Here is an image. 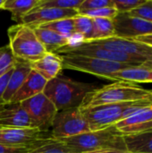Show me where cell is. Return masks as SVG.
I'll list each match as a JSON object with an SVG mask.
<instances>
[{
  "label": "cell",
  "instance_id": "6da1fadb",
  "mask_svg": "<svg viewBox=\"0 0 152 153\" xmlns=\"http://www.w3.org/2000/svg\"><path fill=\"white\" fill-rule=\"evenodd\" d=\"M97 89L93 83L81 82L58 75L47 82L43 93L52 101L57 111H62L80 108L87 95Z\"/></svg>",
  "mask_w": 152,
  "mask_h": 153
},
{
  "label": "cell",
  "instance_id": "7a4b0ae2",
  "mask_svg": "<svg viewBox=\"0 0 152 153\" xmlns=\"http://www.w3.org/2000/svg\"><path fill=\"white\" fill-rule=\"evenodd\" d=\"M150 91L135 83L116 82L112 84L98 88L84 99L80 108H90L106 104L124 103L139 100H148Z\"/></svg>",
  "mask_w": 152,
  "mask_h": 153
},
{
  "label": "cell",
  "instance_id": "3957f363",
  "mask_svg": "<svg viewBox=\"0 0 152 153\" xmlns=\"http://www.w3.org/2000/svg\"><path fill=\"white\" fill-rule=\"evenodd\" d=\"M124 136L114 125L60 141L65 143L77 153L104 150L127 151Z\"/></svg>",
  "mask_w": 152,
  "mask_h": 153
},
{
  "label": "cell",
  "instance_id": "277c9868",
  "mask_svg": "<svg viewBox=\"0 0 152 153\" xmlns=\"http://www.w3.org/2000/svg\"><path fill=\"white\" fill-rule=\"evenodd\" d=\"M8 46L16 60L33 63L41 58L46 49L37 38L32 28L17 23L8 28Z\"/></svg>",
  "mask_w": 152,
  "mask_h": 153
},
{
  "label": "cell",
  "instance_id": "5b68a950",
  "mask_svg": "<svg viewBox=\"0 0 152 153\" xmlns=\"http://www.w3.org/2000/svg\"><path fill=\"white\" fill-rule=\"evenodd\" d=\"M60 56L62 58L64 69L90 74L104 80H109L112 74L122 69L129 66H135L83 56L60 55Z\"/></svg>",
  "mask_w": 152,
  "mask_h": 153
},
{
  "label": "cell",
  "instance_id": "8992f818",
  "mask_svg": "<svg viewBox=\"0 0 152 153\" xmlns=\"http://www.w3.org/2000/svg\"><path fill=\"white\" fill-rule=\"evenodd\" d=\"M89 123L80 108L58 111L52 122L50 133L55 140H63L90 132Z\"/></svg>",
  "mask_w": 152,
  "mask_h": 153
},
{
  "label": "cell",
  "instance_id": "52a82bcc",
  "mask_svg": "<svg viewBox=\"0 0 152 153\" xmlns=\"http://www.w3.org/2000/svg\"><path fill=\"white\" fill-rule=\"evenodd\" d=\"M137 102L138 101L106 104L80 108L83 117L89 123L91 131H95L114 126L117 122L123 120L126 110Z\"/></svg>",
  "mask_w": 152,
  "mask_h": 153
},
{
  "label": "cell",
  "instance_id": "ba28073f",
  "mask_svg": "<svg viewBox=\"0 0 152 153\" xmlns=\"http://www.w3.org/2000/svg\"><path fill=\"white\" fill-rule=\"evenodd\" d=\"M56 54L58 55H73V56H90L94 58H99L102 60L111 61L115 63H120V64H126L131 65H142V64L145 63L144 60L136 58L133 56H131L129 55L108 50L106 48H103L101 47L90 44L89 42L83 43L82 46L75 48H62L56 52Z\"/></svg>",
  "mask_w": 152,
  "mask_h": 153
},
{
  "label": "cell",
  "instance_id": "9c48e42d",
  "mask_svg": "<svg viewBox=\"0 0 152 153\" xmlns=\"http://www.w3.org/2000/svg\"><path fill=\"white\" fill-rule=\"evenodd\" d=\"M21 104L39 130L47 132L51 128L52 122L58 111L43 92L22 101Z\"/></svg>",
  "mask_w": 152,
  "mask_h": 153
},
{
  "label": "cell",
  "instance_id": "30bf717a",
  "mask_svg": "<svg viewBox=\"0 0 152 153\" xmlns=\"http://www.w3.org/2000/svg\"><path fill=\"white\" fill-rule=\"evenodd\" d=\"M86 42L101 47L108 50L121 52L131 56L142 59L145 62L152 60V47L136 41L134 39L111 37L105 39L90 40Z\"/></svg>",
  "mask_w": 152,
  "mask_h": 153
},
{
  "label": "cell",
  "instance_id": "8fae6325",
  "mask_svg": "<svg viewBox=\"0 0 152 153\" xmlns=\"http://www.w3.org/2000/svg\"><path fill=\"white\" fill-rule=\"evenodd\" d=\"M49 131L39 129H18L0 126V144L13 146H29L52 139Z\"/></svg>",
  "mask_w": 152,
  "mask_h": 153
},
{
  "label": "cell",
  "instance_id": "7c38bea8",
  "mask_svg": "<svg viewBox=\"0 0 152 153\" xmlns=\"http://www.w3.org/2000/svg\"><path fill=\"white\" fill-rule=\"evenodd\" d=\"M115 37L133 39L134 38L152 34V22L133 17L128 13H118L113 19Z\"/></svg>",
  "mask_w": 152,
  "mask_h": 153
},
{
  "label": "cell",
  "instance_id": "4fadbf2b",
  "mask_svg": "<svg viewBox=\"0 0 152 153\" xmlns=\"http://www.w3.org/2000/svg\"><path fill=\"white\" fill-rule=\"evenodd\" d=\"M76 15H78V12L73 9L36 7L22 19L21 23L34 29L61 19L74 18Z\"/></svg>",
  "mask_w": 152,
  "mask_h": 153
},
{
  "label": "cell",
  "instance_id": "5bb4252c",
  "mask_svg": "<svg viewBox=\"0 0 152 153\" xmlns=\"http://www.w3.org/2000/svg\"><path fill=\"white\" fill-rule=\"evenodd\" d=\"M115 126L124 135L142 133L152 128V106L140 108L126 118L117 122Z\"/></svg>",
  "mask_w": 152,
  "mask_h": 153
},
{
  "label": "cell",
  "instance_id": "9a60e30c",
  "mask_svg": "<svg viewBox=\"0 0 152 153\" xmlns=\"http://www.w3.org/2000/svg\"><path fill=\"white\" fill-rule=\"evenodd\" d=\"M0 126L18 129H38L21 103L4 107L0 112Z\"/></svg>",
  "mask_w": 152,
  "mask_h": 153
},
{
  "label": "cell",
  "instance_id": "2e32d148",
  "mask_svg": "<svg viewBox=\"0 0 152 153\" xmlns=\"http://www.w3.org/2000/svg\"><path fill=\"white\" fill-rule=\"evenodd\" d=\"M47 83V81L46 79H44L37 72L31 70L22 85L12 98L9 105L22 103L24 100H27L39 93H42Z\"/></svg>",
  "mask_w": 152,
  "mask_h": 153
},
{
  "label": "cell",
  "instance_id": "e0dca14e",
  "mask_svg": "<svg viewBox=\"0 0 152 153\" xmlns=\"http://www.w3.org/2000/svg\"><path fill=\"white\" fill-rule=\"evenodd\" d=\"M31 70L39 74L47 82L57 77L62 72L63 62L60 55L46 53L39 60L30 64Z\"/></svg>",
  "mask_w": 152,
  "mask_h": 153
},
{
  "label": "cell",
  "instance_id": "ac0fdd59",
  "mask_svg": "<svg viewBox=\"0 0 152 153\" xmlns=\"http://www.w3.org/2000/svg\"><path fill=\"white\" fill-rule=\"evenodd\" d=\"M30 71L31 68L30 63L15 59L8 85L2 97V101L4 105H9L12 98L22 85Z\"/></svg>",
  "mask_w": 152,
  "mask_h": 153
},
{
  "label": "cell",
  "instance_id": "d6986e66",
  "mask_svg": "<svg viewBox=\"0 0 152 153\" xmlns=\"http://www.w3.org/2000/svg\"><path fill=\"white\" fill-rule=\"evenodd\" d=\"M110 81L126 82L132 83H151L152 82V69L147 68L142 65L129 66L122 69L109 78Z\"/></svg>",
  "mask_w": 152,
  "mask_h": 153
},
{
  "label": "cell",
  "instance_id": "ffe728a7",
  "mask_svg": "<svg viewBox=\"0 0 152 153\" xmlns=\"http://www.w3.org/2000/svg\"><path fill=\"white\" fill-rule=\"evenodd\" d=\"M126 150L130 153H152V128L142 133L125 135Z\"/></svg>",
  "mask_w": 152,
  "mask_h": 153
},
{
  "label": "cell",
  "instance_id": "44dd1931",
  "mask_svg": "<svg viewBox=\"0 0 152 153\" xmlns=\"http://www.w3.org/2000/svg\"><path fill=\"white\" fill-rule=\"evenodd\" d=\"M33 30L47 53H56L67 45V38L53 30L43 28H34Z\"/></svg>",
  "mask_w": 152,
  "mask_h": 153
},
{
  "label": "cell",
  "instance_id": "7402d4cb",
  "mask_svg": "<svg viewBox=\"0 0 152 153\" xmlns=\"http://www.w3.org/2000/svg\"><path fill=\"white\" fill-rule=\"evenodd\" d=\"M39 0H4L2 9L11 13L12 19L21 23L22 19L39 5Z\"/></svg>",
  "mask_w": 152,
  "mask_h": 153
},
{
  "label": "cell",
  "instance_id": "603a6c76",
  "mask_svg": "<svg viewBox=\"0 0 152 153\" xmlns=\"http://www.w3.org/2000/svg\"><path fill=\"white\" fill-rule=\"evenodd\" d=\"M111 37H115L113 20L108 18L93 19V36L91 40L105 39Z\"/></svg>",
  "mask_w": 152,
  "mask_h": 153
},
{
  "label": "cell",
  "instance_id": "cb8c5ba5",
  "mask_svg": "<svg viewBox=\"0 0 152 153\" xmlns=\"http://www.w3.org/2000/svg\"><path fill=\"white\" fill-rule=\"evenodd\" d=\"M28 153H77L60 140L50 139Z\"/></svg>",
  "mask_w": 152,
  "mask_h": 153
},
{
  "label": "cell",
  "instance_id": "d4e9b609",
  "mask_svg": "<svg viewBox=\"0 0 152 153\" xmlns=\"http://www.w3.org/2000/svg\"><path fill=\"white\" fill-rule=\"evenodd\" d=\"M38 28H43L47 29L50 30H53L65 38L72 35L74 30V21L73 18H67V19H61L58 21H55L49 23L43 24Z\"/></svg>",
  "mask_w": 152,
  "mask_h": 153
},
{
  "label": "cell",
  "instance_id": "484cf974",
  "mask_svg": "<svg viewBox=\"0 0 152 153\" xmlns=\"http://www.w3.org/2000/svg\"><path fill=\"white\" fill-rule=\"evenodd\" d=\"M73 21L75 32L82 34L86 41L91 40L93 36V19L78 14L73 18Z\"/></svg>",
  "mask_w": 152,
  "mask_h": 153
},
{
  "label": "cell",
  "instance_id": "4316f807",
  "mask_svg": "<svg viewBox=\"0 0 152 153\" xmlns=\"http://www.w3.org/2000/svg\"><path fill=\"white\" fill-rule=\"evenodd\" d=\"M83 0H39L37 7H49L59 9L77 10Z\"/></svg>",
  "mask_w": 152,
  "mask_h": 153
},
{
  "label": "cell",
  "instance_id": "83f0119b",
  "mask_svg": "<svg viewBox=\"0 0 152 153\" xmlns=\"http://www.w3.org/2000/svg\"><path fill=\"white\" fill-rule=\"evenodd\" d=\"M77 12H78V14L84 15L91 19L108 18V19L113 20L118 13L117 10L114 6L98 8V9H92V10H82V11H77Z\"/></svg>",
  "mask_w": 152,
  "mask_h": 153
},
{
  "label": "cell",
  "instance_id": "f1b7e54d",
  "mask_svg": "<svg viewBox=\"0 0 152 153\" xmlns=\"http://www.w3.org/2000/svg\"><path fill=\"white\" fill-rule=\"evenodd\" d=\"M15 58L13 57L8 45L0 47V76L12 69L14 65Z\"/></svg>",
  "mask_w": 152,
  "mask_h": 153
},
{
  "label": "cell",
  "instance_id": "f546056e",
  "mask_svg": "<svg viewBox=\"0 0 152 153\" xmlns=\"http://www.w3.org/2000/svg\"><path fill=\"white\" fill-rule=\"evenodd\" d=\"M128 14L133 17L152 22V0H145L143 4L130 11Z\"/></svg>",
  "mask_w": 152,
  "mask_h": 153
},
{
  "label": "cell",
  "instance_id": "4dcf8cb0",
  "mask_svg": "<svg viewBox=\"0 0 152 153\" xmlns=\"http://www.w3.org/2000/svg\"><path fill=\"white\" fill-rule=\"evenodd\" d=\"M112 6H114L113 0H83L82 4L77 9V11L92 10V9L112 7Z\"/></svg>",
  "mask_w": 152,
  "mask_h": 153
},
{
  "label": "cell",
  "instance_id": "1f68e13d",
  "mask_svg": "<svg viewBox=\"0 0 152 153\" xmlns=\"http://www.w3.org/2000/svg\"><path fill=\"white\" fill-rule=\"evenodd\" d=\"M114 7L118 13H129L133 9L141 5L145 0H113Z\"/></svg>",
  "mask_w": 152,
  "mask_h": 153
},
{
  "label": "cell",
  "instance_id": "d6a6232c",
  "mask_svg": "<svg viewBox=\"0 0 152 153\" xmlns=\"http://www.w3.org/2000/svg\"><path fill=\"white\" fill-rule=\"evenodd\" d=\"M45 142H47V141H45ZM45 142H43V143H45ZM43 143H40L38 144H33V145H29V146H13V145L0 144V153H28Z\"/></svg>",
  "mask_w": 152,
  "mask_h": 153
},
{
  "label": "cell",
  "instance_id": "836d02e7",
  "mask_svg": "<svg viewBox=\"0 0 152 153\" xmlns=\"http://www.w3.org/2000/svg\"><path fill=\"white\" fill-rule=\"evenodd\" d=\"M85 38L78 33V32H73L72 35L67 37V45L64 48H75L80 46H82L83 43H85Z\"/></svg>",
  "mask_w": 152,
  "mask_h": 153
},
{
  "label": "cell",
  "instance_id": "e575fe53",
  "mask_svg": "<svg viewBox=\"0 0 152 153\" xmlns=\"http://www.w3.org/2000/svg\"><path fill=\"white\" fill-rule=\"evenodd\" d=\"M13 68L10 69L9 71H7L2 76H0V102H3L2 101V97H3V95H4V93L5 90H6V87L8 85L11 74H12V72H13Z\"/></svg>",
  "mask_w": 152,
  "mask_h": 153
},
{
  "label": "cell",
  "instance_id": "d590c367",
  "mask_svg": "<svg viewBox=\"0 0 152 153\" xmlns=\"http://www.w3.org/2000/svg\"><path fill=\"white\" fill-rule=\"evenodd\" d=\"M136 41H139V42H142L143 44H146L148 46H151L152 47V34H148V35H143V36H140V37H137V38H134L133 39Z\"/></svg>",
  "mask_w": 152,
  "mask_h": 153
},
{
  "label": "cell",
  "instance_id": "8d00e7d4",
  "mask_svg": "<svg viewBox=\"0 0 152 153\" xmlns=\"http://www.w3.org/2000/svg\"><path fill=\"white\" fill-rule=\"evenodd\" d=\"M84 153H130L128 151H119V150H104V151H97L90 152Z\"/></svg>",
  "mask_w": 152,
  "mask_h": 153
},
{
  "label": "cell",
  "instance_id": "74e56055",
  "mask_svg": "<svg viewBox=\"0 0 152 153\" xmlns=\"http://www.w3.org/2000/svg\"><path fill=\"white\" fill-rule=\"evenodd\" d=\"M142 66H145V67H147V68L152 69V60L151 61H147V62H145L144 64H142Z\"/></svg>",
  "mask_w": 152,
  "mask_h": 153
},
{
  "label": "cell",
  "instance_id": "f35d334b",
  "mask_svg": "<svg viewBox=\"0 0 152 153\" xmlns=\"http://www.w3.org/2000/svg\"><path fill=\"white\" fill-rule=\"evenodd\" d=\"M151 106H152V91H150V96H149V99H148Z\"/></svg>",
  "mask_w": 152,
  "mask_h": 153
},
{
  "label": "cell",
  "instance_id": "ab89813d",
  "mask_svg": "<svg viewBox=\"0 0 152 153\" xmlns=\"http://www.w3.org/2000/svg\"><path fill=\"white\" fill-rule=\"evenodd\" d=\"M5 106H6V105H4L3 102H0V112L4 108V107H5Z\"/></svg>",
  "mask_w": 152,
  "mask_h": 153
},
{
  "label": "cell",
  "instance_id": "60d3db41",
  "mask_svg": "<svg viewBox=\"0 0 152 153\" xmlns=\"http://www.w3.org/2000/svg\"><path fill=\"white\" fill-rule=\"evenodd\" d=\"M4 3V0H0V9H2Z\"/></svg>",
  "mask_w": 152,
  "mask_h": 153
}]
</instances>
